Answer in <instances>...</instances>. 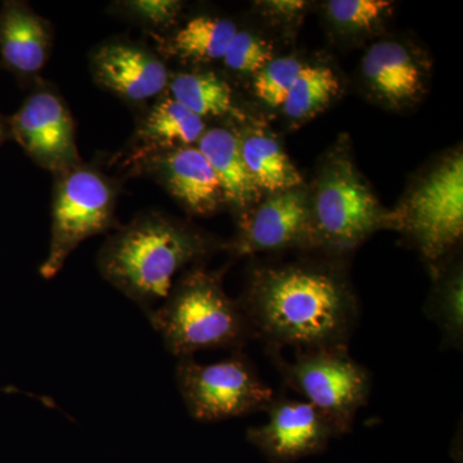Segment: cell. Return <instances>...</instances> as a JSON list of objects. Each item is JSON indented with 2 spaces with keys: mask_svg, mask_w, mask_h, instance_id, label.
<instances>
[{
  "mask_svg": "<svg viewBox=\"0 0 463 463\" xmlns=\"http://www.w3.org/2000/svg\"><path fill=\"white\" fill-rule=\"evenodd\" d=\"M240 307L251 335L272 350L346 345L356 318L354 298L339 277L301 265L259 270Z\"/></svg>",
  "mask_w": 463,
  "mask_h": 463,
  "instance_id": "6da1fadb",
  "label": "cell"
},
{
  "mask_svg": "<svg viewBox=\"0 0 463 463\" xmlns=\"http://www.w3.org/2000/svg\"><path fill=\"white\" fill-rule=\"evenodd\" d=\"M207 249V241L184 225L163 215H143L109 239L99 251V268L148 313L169 297L175 274Z\"/></svg>",
  "mask_w": 463,
  "mask_h": 463,
  "instance_id": "7a4b0ae2",
  "label": "cell"
},
{
  "mask_svg": "<svg viewBox=\"0 0 463 463\" xmlns=\"http://www.w3.org/2000/svg\"><path fill=\"white\" fill-rule=\"evenodd\" d=\"M147 316L166 349L178 358L200 350H237L251 336L248 319L225 294L221 277L203 269L183 277Z\"/></svg>",
  "mask_w": 463,
  "mask_h": 463,
  "instance_id": "3957f363",
  "label": "cell"
},
{
  "mask_svg": "<svg viewBox=\"0 0 463 463\" xmlns=\"http://www.w3.org/2000/svg\"><path fill=\"white\" fill-rule=\"evenodd\" d=\"M274 356L285 383L312 404L336 434L352 429L370 397L371 376L350 356L346 345L298 352L294 362Z\"/></svg>",
  "mask_w": 463,
  "mask_h": 463,
  "instance_id": "277c9868",
  "label": "cell"
},
{
  "mask_svg": "<svg viewBox=\"0 0 463 463\" xmlns=\"http://www.w3.org/2000/svg\"><path fill=\"white\" fill-rule=\"evenodd\" d=\"M116 190L99 173L78 165L58 174L52 207L50 254L41 267L45 279H53L67 258L84 240L115 227Z\"/></svg>",
  "mask_w": 463,
  "mask_h": 463,
  "instance_id": "5b68a950",
  "label": "cell"
},
{
  "mask_svg": "<svg viewBox=\"0 0 463 463\" xmlns=\"http://www.w3.org/2000/svg\"><path fill=\"white\" fill-rule=\"evenodd\" d=\"M176 383L188 412L201 422H216L267 410L274 392L245 355L212 364H197L192 356L176 365Z\"/></svg>",
  "mask_w": 463,
  "mask_h": 463,
  "instance_id": "8992f818",
  "label": "cell"
},
{
  "mask_svg": "<svg viewBox=\"0 0 463 463\" xmlns=\"http://www.w3.org/2000/svg\"><path fill=\"white\" fill-rule=\"evenodd\" d=\"M312 222L316 241L341 250L354 248L390 223L347 158H336L323 172Z\"/></svg>",
  "mask_w": 463,
  "mask_h": 463,
  "instance_id": "52a82bcc",
  "label": "cell"
},
{
  "mask_svg": "<svg viewBox=\"0 0 463 463\" xmlns=\"http://www.w3.org/2000/svg\"><path fill=\"white\" fill-rule=\"evenodd\" d=\"M403 227L429 260L450 251L463 232V158L448 157L411 194L401 218Z\"/></svg>",
  "mask_w": 463,
  "mask_h": 463,
  "instance_id": "ba28073f",
  "label": "cell"
},
{
  "mask_svg": "<svg viewBox=\"0 0 463 463\" xmlns=\"http://www.w3.org/2000/svg\"><path fill=\"white\" fill-rule=\"evenodd\" d=\"M9 136L38 165L61 174L80 165L75 128L65 103L50 90H39L8 120Z\"/></svg>",
  "mask_w": 463,
  "mask_h": 463,
  "instance_id": "9c48e42d",
  "label": "cell"
},
{
  "mask_svg": "<svg viewBox=\"0 0 463 463\" xmlns=\"http://www.w3.org/2000/svg\"><path fill=\"white\" fill-rule=\"evenodd\" d=\"M267 411V422L250 428L248 440L272 461L315 455L336 435L331 423L306 401L274 399Z\"/></svg>",
  "mask_w": 463,
  "mask_h": 463,
  "instance_id": "30bf717a",
  "label": "cell"
},
{
  "mask_svg": "<svg viewBox=\"0 0 463 463\" xmlns=\"http://www.w3.org/2000/svg\"><path fill=\"white\" fill-rule=\"evenodd\" d=\"M316 240L306 194L294 190L274 194L241 223L234 249L239 254L277 250Z\"/></svg>",
  "mask_w": 463,
  "mask_h": 463,
  "instance_id": "8fae6325",
  "label": "cell"
},
{
  "mask_svg": "<svg viewBox=\"0 0 463 463\" xmlns=\"http://www.w3.org/2000/svg\"><path fill=\"white\" fill-rule=\"evenodd\" d=\"M91 61L97 81L123 99L147 100L163 93L169 84L163 61L136 45H103Z\"/></svg>",
  "mask_w": 463,
  "mask_h": 463,
  "instance_id": "7c38bea8",
  "label": "cell"
},
{
  "mask_svg": "<svg viewBox=\"0 0 463 463\" xmlns=\"http://www.w3.org/2000/svg\"><path fill=\"white\" fill-rule=\"evenodd\" d=\"M154 166L166 190L200 215L214 213L223 203L218 176L197 147H179L154 158Z\"/></svg>",
  "mask_w": 463,
  "mask_h": 463,
  "instance_id": "4fadbf2b",
  "label": "cell"
},
{
  "mask_svg": "<svg viewBox=\"0 0 463 463\" xmlns=\"http://www.w3.org/2000/svg\"><path fill=\"white\" fill-rule=\"evenodd\" d=\"M51 32L47 21L20 2L0 9V56L3 65L20 76L38 74L47 62Z\"/></svg>",
  "mask_w": 463,
  "mask_h": 463,
  "instance_id": "5bb4252c",
  "label": "cell"
},
{
  "mask_svg": "<svg viewBox=\"0 0 463 463\" xmlns=\"http://www.w3.org/2000/svg\"><path fill=\"white\" fill-rule=\"evenodd\" d=\"M362 71L374 93L392 105H403L422 90L421 70L399 43L373 44L365 53Z\"/></svg>",
  "mask_w": 463,
  "mask_h": 463,
  "instance_id": "9a60e30c",
  "label": "cell"
},
{
  "mask_svg": "<svg viewBox=\"0 0 463 463\" xmlns=\"http://www.w3.org/2000/svg\"><path fill=\"white\" fill-rule=\"evenodd\" d=\"M197 149L218 176L224 200L246 207L257 199L259 190L245 165L236 134L225 128L205 130L197 142Z\"/></svg>",
  "mask_w": 463,
  "mask_h": 463,
  "instance_id": "2e32d148",
  "label": "cell"
},
{
  "mask_svg": "<svg viewBox=\"0 0 463 463\" xmlns=\"http://www.w3.org/2000/svg\"><path fill=\"white\" fill-rule=\"evenodd\" d=\"M203 132V118L169 97L156 103L143 118L137 136L146 151L149 148L169 151L199 142Z\"/></svg>",
  "mask_w": 463,
  "mask_h": 463,
  "instance_id": "e0dca14e",
  "label": "cell"
},
{
  "mask_svg": "<svg viewBox=\"0 0 463 463\" xmlns=\"http://www.w3.org/2000/svg\"><path fill=\"white\" fill-rule=\"evenodd\" d=\"M240 143L243 161L258 190L281 194L303 183L300 173L273 137L249 133Z\"/></svg>",
  "mask_w": 463,
  "mask_h": 463,
  "instance_id": "ac0fdd59",
  "label": "cell"
},
{
  "mask_svg": "<svg viewBox=\"0 0 463 463\" xmlns=\"http://www.w3.org/2000/svg\"><path fill=\"white\" fill-rule=\"evenodd\" d=\"M236 24L224 18L200 16L194 18L170 41V53L196 62L223 60L232 39L236 35Z\"/></svg>",
  "mask_w": 463,
  "mask_h": 463,
  "instance_id": "d6986e66",
  "label": "cell"
},
{
  "mask_svg": "<svg viewBox=\"0 0 463 463\" xmlns=\"http://www.w3.org/2000/svg\"><path fill=\"white\" fill-rule=\"evenodd\" d=\"M172 99L203 118L223 116L233 111L230 85L213 72L179 74L170 81Z\"/></svg>",
  "mask_w": 463,
  "mask_h": 463,
  "instance_id": "ffe728a7",
  "label": "cell"
},
{
  "mask_svg": "<svg viewBox=\"0 0 463 463\" xmlns=\"http://www.w3.org/2000/svg\"><path fill=\"white\" fill-rule=\"evenodd\" d=\"M339 90V79L330 67L306 65L283 102V111L294 120L312 118L336 97Z\"/></svg>",
  "mask_w": 463,
  "mask_h": 463,
  "instance_id": "44dd1931",
  "label": "cell"
},
{
  "mask_svg": "<svg viewBox=\"0 0 463 463\" xmlns=\"http://www.w3.org/2000/svg\"><path fill=\"white\" fill-rule=\"evenodd\" d=\"M438 323L448 347L461 349L463 339L462 274L456 273L443 283L431 306L430 315Z\"/></svg>",
  "mask_w": 463,
  "mask_h": 463,
  "instance_id": "7402d4cb",
  "label": "cell"
},
{
  "mask_svg": "<svg viewBox=\"0 0 463 463\" xmlns=\"http://www.w3.org/2000/svg\"><path fill=\"white\" fill-rule=\"evenodd\" d=\"M306 66L294 57L276 58L255 74L254 90L258 99L270 108H282L289 90Z\"/></svg>",
  "mask_w": 463,
  "mask_h": 463,
  "instance_id": "603a6c76",
  "label": "cell"
},
{
  "mask_svg": "<svg viewBox=\"0 0 463 463\" xmlns=\"http://www.w3.org/2000/svg\"><path fill=\"white\" fill-rule=\"evenodd\" d=\"M390 7L392 2L385 0H331L326 5L332 23L345 32L370 29Z\"/></svg>",
  "mask_w": 463,
  "mask_h": 463,
  "instance_id": "cb8c5ba5",
  "label": "cell"
},
{
  "mask_svg": "<svg viewBox=\"0 0 463 463\" xmlns=\"http://www.w3.org/2000/svg\"><path fill=\"white\" fill-rule=\"evenodd\" d=\"M223 60L233 71L258 74L273 60L272 47L254 33L237 32Z\"/></svg>",
  "mask_w": 463,
  "mask_h": 463,
  "instance_id": "d4e9b609",
  "label": "cell"
},
{
  "mask_svg": "<svg viewBox=\"0 0 463 463\" xmlns=\"http://www.w3.org/2000/svg\"><path fill=\"white\" fill-rule=\"evenodd\" d=\"M127 7L134 16L142 18L154 25H166L178 14L181 3L173 0H138L127 3Z\"/></svg>",
  "mask_w": 463,
  "mask_h": 463,
  "instance_id": "484cf974",
  "label": "cell"
},
{
  "mask_svg": "<svg viewBox=\"0 0 463 463\" xmlns=\"http://www.w3.org/2000/svg\"><path fill=\"white\" fill-rule=\"evenodd\" d=\"M263 5L273 16L292 18L306 8V2H301V0H270V2H264Z\"/></svg>",
  "mask_w": 463,
  "mask_h": 463,
  "instance_id": "4316f807",
  "label": "cell"
},
{
  "mask_svg": "<svg viewBox=\"0 0 463 463\" xmlns=\"http://www.w3.org/2000/svg\"><path fill=\"white\" fill-rule=\"evenodd\" d=\"M9 137L8 121L0 115V145Z\"/></svg>",
  "mask_w": 463,
  "mask_h": 463,
  "instance_id": "83f0119b",
  "label": "cell"
}]
</instances>
